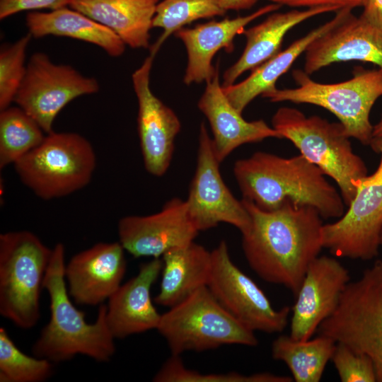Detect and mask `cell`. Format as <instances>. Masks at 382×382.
<instances>
[{
	"mask_svg": "<svg viewBox=\"0 0 382 382\" xmlns=\"http://www.w3.org/2000/svg\"><path fill=\"white\" fill-rule=\"evenodd\" d=\"M162 279L154 301L170 308L202 287L207 286L212 272V253L192 241L172 249L162 257Z\"/></svg>",
	"mask_w": 382,
	"mask_h": 382,
	"instance_id": "d4e9b609",
	"label": "cell"
},
{
	"mask_svg": "<svg viewBox=\"0 0 382 382\" xmlns=\"http://www.w3.org/2000/svg\"><path fill=\"white\" fill-rule=\"evenodd\" d=\"M52 249L28 231L0 235V313L22 329L38 322L40 296Z\"/></svg>",
	"mask_w": 382,
	"mask_h": 382,
	"instance_id": "52a82bcc",
	"label": "cell"
},
{
	"mask_svg": "<svg viewBox=\"0 0 382 382\" xmlns=\"http://www.w3.org/2000/svg\"><path fill=\"white\" fill-rule=\"evenodd\" d=\"M257 0H219L221 6L226 10L240 11L249 9Z\"/></svg>",
	"mask_w": 382,
	"mask_h": 382,
	"instance_id": "8d00e7d4",
	"label": "cell"
},
{
	"mask_svg": "<svg viewBox=\"0 0 382 382\" xmlns=\"http://www.w3.org/2000/svg\"><path fill=\"white\" fill-rule=\"evenodd\" d=\"M211 253L212 272L207 287L221 306L253 332H282L288 324L291 308H273L256 283L233 262L225 241Z\"/></svg>",
	"mask_w": 382,
	"mask_h": 382,
	"instance_id": "7c38bea8",
	"label": "cell"
},
{
	"mask_svg": "<svg viewBox=\"0 0 382 382\" xmlns=\"http://www.w3.org/2000/svg\"><path fill=\"white\" fill-rule=\"evenodd\" d=\"M373 134L374 137L382 136V117L375 125H374Z\"/></svg>",
	"mask_w": 382,
	"mask_h": 382,
	"instance_id": "74e56055",
	"label": "cell"
},
{
	"mask_svg": "<svg viewBox=\"0 0 382 382\" xmlns=\"http://www.w3.org/2000/svg\"><path fill=\"white\" fill-rule=\"evenodd\" d=\"M162 267L161 258L141 264L137 274L109 298L106 320L115 339L157 329L161 314L153 304L151 290Z\"/></svg>",
	"mask_w": 382,
	"mask_h": 382,
	"instance_id": "ffe728a7",
	"label": "cell"
},
{
	"mask_svg": "<svg viewBox=\"0 0 382 382\" xmlns=\"http://www.w3.org/2000/svg\"><path fill=\"white\" fill-rule=\"evenodd\" d=\"M272 3L286 5L291 7L312 8L317 6H334L338 9L349 8L353 9L363 7L366 0H269Z\"/></svg>",
	"mask_w": 382,
	"mask_h": 382,
	"instance_id": "e575fe53",
	"label": "cell"
},
{
	"mask_svg": "<svg viewBox=\"0 0 382 382\" xmlns=\"http://www.w3.org/2000/svg\"><path fill=\"white\" fill-rule=\"evenodd\" d=\"M159 0H71L69 6L108 28L134 49L150 47Z\"/></svg>",
	"mask_w": 382,
	"mask_h": 382,
	"instance_id": "603a6c76",
	"label": "cell"
},
{
	"mask_svg": "<svg viewBox=\"0 0 382 382\" xmlns=\"http://www.w3.org/2000/svg\"><path fill=\"white\" fill-rule=\"evenodd\" d=\"M233 174L243 199L262 210L289 202L315 208L323 219H339L346 210L340 192L301 154L285 158L257 151L236 161Z\"/></svg>",
	"mask_w": 382,
	"mask_h": 382,
	"instance_id": "7a4b0ae2",
	"label": "cell"
},
{
	"mask_svg": "<svg viewBox=\"0 0 382 382\" xmlns=\"http://www.w3.org/2000/svg\"><path fill=\"white\" fill-rule=\"evenodd\" d=\"M65 265V248L58 243L52 248L43 283L50 296V319L33 345V353L53 364L70 360L77 354L108 362L115 352V346L107 324V306L100 304L96 321L88 323L85 313L69 299Z\"/></svg>",
	"mask_w": 382,
	"mask_h": 382,
	"instance_id": "3957f363",
	"label": "cell"
},
{
	"mask_svg": "<svg viewBox=\"0 0 382 382\" xmlns=\"http://www.w3.org/2000/svg\"><path fill=\"white\" fill-rule=\"evenodd\" d=\"M166 340L171 354L203 352L223 345L255 347V332L228 313L207 286L197 290L161 314L156 329Z\"/></svg>",
	"mask_w": 382,
	"mask_h": 382,
	"instance_id": "ba28073f",
	"label": "cell"
},
{
	"mask_svg": "<svg viewBox=\"0 0 382 382\" xmlns=\"http://www.w3.org/2000/svg\"><path fill=\"white\" fill-rule=\"evenodd\" d=\"M347 61L369 62L382 69V30L352 12L308 45L303 70L311 75Z\"/></svg>",
	"mask_w": 382,
	"mask_h": 382,
	"instance_id": "ac0fdd59",
	"label": "cell"
},
{
	"mask_svg": "<svg viewBox=\"0 0 382 382\" xmlns=\"http://www.w3.org/2000/svg\"><path fill=\"white\" fill-rule=\"evenodd\" d=\"M280 4L272 3L253 13L235 18L212 21L192 28H183L174 34L185 45L187 52V65L183 81L186 85L209 80L214 71L212 61L221 49L231 52L233 39L243 33L245 27L256 18L278 10Z\"/></svg>",
	"mask_w": 382,
	"mask_h": 382,
	"instance_id": "44dd1931",
	"label": "cell"
},
{
	"mask_svg": "<svg viewBox=\"0 0 382 382\" xmlns=\"http://www.w3.org/2000/svg\"><path fill=\"white\" fill-rule=\"evenodd\" d=\"M25 24L32 37H71L96 45L114 57L122 55L125 50L126 45L114 32L73 8L64 7L48 13H29Z\"/></svg>",
	"mask_w": 382,
	"mask_h": 382,
	"instance_id": "484cf974",
	"label": "cell"
},
{
	"mask_svg": "<svg viewBox=\"0 0 382 382\" xmlns=\"http://www.w3.org/2000/svg\"><path fill=\"white\" fill-rule=\"evenodd\" d=\"M251 219L242 235L250 268L264 281L282 285L296 297L311 262L323 245V218L310 206L286 202L265 211L242 199Z\"/></svg>",
	"mask_w": 382,
	"mask_h": 382,
	"instance_id": "6da1fadb",
	"label": "cell"
},
{
	"mask_svg": "<svg viewBox=\"0 0 382 382\" xmlns=\"http://www.w3.org/2000/svg\"><path fill=\"white\" fill-rule=\"evenodd\" d=\"M226 12L219 0H163L158 2L153 27L161 28L163 32L150 47V54L155 56L165 40L184 25L201 18L221 16Z\"/></svg>",
	"mask_w": 382,
	"mask_h": 382,
	"instance_id": "f1b7e54d",
	"label": "cell"
},
{
	"mask_svg": "<svg viewBox=\"0 0 382 382\" xmlns=\"http://www.w3.org/2000/svg\"><path fill=\"white\" fill-rule=\"evenodd\" d=\"M13 166L28 188L40 199L50 200L88 185L96 169V156L82 135L52 132Z\"/></svg>",
	"mask_w": 382,
	"mask_h": 382,
	"instance_id": "8992f818",
	"label": "cell"
},
{
	"mask_svg": "<svg viewBox=\"0 0 382 382\" xmlns=\"http://www.w3.org/2000/svg\"><path fill=\"white\" fill-rule=\"evenodd\" d=\"M350 280L348 270L334 257L318 256L309 265L292 308L290 336L307 340L336 309Z\"/></svg>",
	"mask_w": 382,
	"mask_h": 382,
	"instance_id": "2e32d148",
	"label": "cell"
},
{
	"mask_svg": "<svg viewBox=\"0 0 382 382\" xmlns=\"http://www.w3.org/2000/svg\"><path fill=\"white\" fill-rule=\"evenodd\" d=\"M53 373V363L20 350L4 328H0V381L42 382Z\"/></svg>",
	"mask_w": 382,
	"mask_h": 382,
	"instance_id": "f546056e",
	"label": "cell"
},
{
	"mask_svg": "<svg viewBox=\"0 0 382 382\" xmlns=\"http://www.w3.org/2000/svg\"><path fill=\"white\" fill-rule=\"evenodd\" d=\"M370 146L381 156L376 170L361 180L344 214L323 226V248L337 257L370 260L378 254L382 230V136L374 137Z\"/></svg>",
	"mask_w": 382,
	"mask_h": 382,
	"instance_id": "30bf717a",
	"label": "cell"
},
{
	"mask_svg": "<svg viewBox=\"0 0 382 382\" xmlns=\"http://www.w3.org/2000/svg\"><path fill=\"white\" fill-rule=\"evenodd\" d=\"M380 244H381V245H382V230H381V235H380Z\"/></svg>",
	"mask_w": 382,
	"mask_h": 382,
	"instance_id": "f35d334b",
	"label": "cell"
},
{
	"mask_svg": "<svg viewBox=\"0 0 382 382\" xmlns=\"http://www.w3.org/2000/svg\"><path fill=\"white\" fill-rule=\"evenodd\" d=\"M335 345L332 339L324 335L303 341L279 335L272 344V356L288 366L294 381L318 382Z\"/></svg>",
	"mask_w": 382,
	"mask_h": 382,
	"instance_id": "4316f807",
	"label": "cell"
},
{
	"mask_svg": "<svg viewBox=\"0 0 382 382\" xmlns=\"http://www.w3.org/2000/svg\"><path fill=\"white\" fill-rule=\"evenodd\" d=\"M304 70L294 69L297 87L267 91L262 95L273 103L289 101L320 106L335 115L347 135L366 146L374 138L369 116L376 101L382 96V69L356 68L352 79L335 83L313 81Z\"/></svg>",
	"mask_w": 382,
	"mask_h": 382,
	"instance_id": "5b68a950",
	"label": "cell"
},
{
	"mask_svg": "<svg viewBox=\"0 0 382 382\" xmlns=\"http://www.w3.org/2000/svg\"><path fill=\"white\" fill-rule=\"evenodd\" d=\"M99 89L96 79L82 75L69 65L54 64L43 52H35L27 64L13 102L49 134L53 132L56 117L69 103Z\"/></svg>",
	"mask_w": 382,
	"mask_h": 382,
	"instance_id": "8fae6325",
	"label": "cell"
},
{
	"mask_svg": "<svg viewBox=\"0 0 382 382\" xmlns=\"http://www.w3.org/2000/svg\"><path fill=\"white\" fill-rule=\"evenodd\" d=\"M219 66H215L212 77L206 81V88L197 106L209 121L213 137L214 154L221 163L236 149L248 143L267 138L282 139L280 134L262 120L246 121L228 101L219 83Z\"/></svg>",
	"mask_w": 382,
	"mask_h": 382,
	"instance_id": "d6986e66",
	"label": "cell"
},
{
	"mask_svg": "<svg viewBox=\"0 0 382 382\" xmlns=\"http://www.w3.org/2000/svg\"><path fill=\"white\" fill-rule=\"evenodd\" d=\"M331 360L342 382L376 381L371 359L344 344L336 342Z\"/></svg>",
	"mask_w": 382,
	"mask_h": 382,
	"instance_id": "d6a6232c",
	"label": "cell"
},
{
	"mask_svg": "<svg viewBox=\"0 0 382 382\" xmlns=\"http://www.w3.org/2000/svg\"><path fill=\"white\" fill-rule=\"evenodd\" d=\"M337 10V7L326 6L274 13L258 25L245 30V49L238 61L224 72L221 86L235 83L245 71L255 69L279 53L285 35L292 28L313 16Z\"/></svg>",
	"mask_w": 382,
	"mask_h": 382,
	"instance_id": "7402d4cb",
	"label": "cell"
},
{
	"mask_svg": "<svg viewBox=\"0 0 382 382\" xmlns=\"http://www.w3.org/2000/svg\"><path fill=\"white\" fill-rule=\"evenodd\" d=\"M292 377L270 373L202 374L187 368L179 355L170 357L155 374V382H291Z\"/></svg>",
	"mask_w": 382,
	"mask_h": 382,
	"instance_id": "4dcf8cb0",
	"label": "cell"
},
{
	"mask_svg": "<svg viewBox=\"0 0 382 382\" xmlns=\"http://www.w3.org/2000/svg\"><path fill=\"white\" fill-rule=\"evenodd\" d=\"M119 241L134 257L161 258L166 252L192 241L199 231L186 200L175 197L161 211L147 216H127L118 222Z\"/></svg>",
	"mask_w": 382,
	"mask_h": 382,
	"instance_id": "9a60e30c",
	"label": "cell"
},
{
	"mask_svg": "<svg viewBox=\"0 0 382 382\" xmlns=\"http://www.w3.org/2000/svg\"><path fill=\"white\" fill-rule=\"evenodd\" d=\"M38 123L18 106L0 113V168L14 164L39 146L46 135Z\"/></svg>",
	"mask_w": 382,
	"mask_h": 382,
	"instance_id": "83f0119b",
	"label": "cell"
},
{
	"mask_svg": "<svg viewBox=\"0 0 382 382\" xmlns=\"http://www.w3.org/2000/svg\"><path fill=\"white\" fill-rule=\"evenodd\" d=\"M32 36L28 33L0 52V110L8 108L24 79L27 64L25 53Z\"/></svg>",
	"mask_w": 382,
	"mask_h": 382,
	"instance_id": "1f68e13d",
	"label": "cell"
},
{
	"mask_svg": "<svg viewBox=\"0 0 382 382\" xmlns=\"http://www.w3.org/2000/svg\"><path fill=\"white\" fill-rule=\"evenodd\" d=\"M352 9H338L335 16L312 30L306 35L293 42L288 47L251 70V74L241 82L222 90L230 103L241 113L257 96L276 88L278 79L286 73L296 60L306 52L308 45L345 18Z\"/></svg>",
	"mask_w": 382,
	"mask_h": 382,
	"instance_id": "cb8c5ba5",
	"label": "cell"
},
{
	"mask_svg": "<svg viewBox=\"0 0 382 382\" xmlns=\"http://www.w3.org/2000/svg\"><path fill=\"white\" fill-rule=\"evenodd\" d=\"M154 57L150 54L132 79L138 102L137 129L144 165L149 174L161 177L170 166L181 125L174 111L150 88Z\"/></svg>",
	"mask_w": 382,
	"mask_h": 382,
	"instance_id": "5bb4252c",
	"label": "cell"
},
{
	"mask_svg": "<svg viewBox=\"0 0 382 382\" xmlns=\"http://www.w3.org/2000/svg\"><path fill=\"white\" fill-rule=\"evenodd\" d=\"M125 248L100 242L75 254L65 265L68 291L76 303L100 305L117 290L126 271Z\"/></svg>",
	"mask_w": 382,
	"mask_h": 382,
	"instance_id": "e0dca14e",
	"label": "cell"
},
{
	"mask_svg": "<svg viewBox=\"0 0 382 382\" xmlns=\"http://www.w3.org/2000/svg\"><path fill=\"white\" fill-rule=\"evenodd\" d=\"M206 125L199 127L197 166L186 202L189 216L197 231H206L226 223L241 234L250 227V216L242 200H238L225 184Z\"/></svg>",
	"mask_w": 382,
	"mask_h": 382,
	"instance_id": "4fadbf2b",
	"label": "cell"
},
{
	"mask_svg": "<svg viewBox=\"0 0 382 382\" xmlns=\"http://www.w3.org/2000/svg\"><path fill=\"white\" fill-rule=\"evenodd\" d=\"M332 339L372 360L382 382V260H377L357 281L349 282L334 312L319 326Z\"/></svg>",
	"mask_w": 382,
	"mask_h": 382,
	"instance_id": "9c48e42d",
	"label": "cell"
},
{
	"mask_svg": "<svg viewBox=\"0 0 382 382\" xmlns=\"http://www.w3.org/2000/svg\"><path fill=\"white\" fill-rule=\"evenodd\" d=\"M361 17L382 30V0H366Z\"/></svg>",
	"mask_w": 382,
	"mask_h": 382,
	"instance_id": "d590c367",
	"label": "cell"
},
{
	"mask_svg": "<svg viewBox=\"0 0 382 382\" xmlns=\"http://www.w3.org/2000/svg\"><path fill=\"white\" fill-rule=\"evenodd\" d=\"M272 125L282 139L292 142L300 154L336 183L348 207L368 170L361 158L354 152L344 126L317 115L308 117L290 107L279 108L272 118Z\"/></svg>",
	"mask_w": 382,
	"mask_h": 382,
	"instance_id": "277c9868",
	"label": "cell"
},
{
	"mask_svg": "<svg viewBox=\"0 0 382 382\" xmlns=\"http://www.w3.org/2000/svg\"><path fill=\"white\" fill-rule=\"evenodd\" d=\"M71 0H0V18L4 19L27 10L49 8L52 11L69 6Z\"/></svg>",
	"mask_w": 382,
	"mask_h": 382,
	"instance_id": "836d02e7",
	"label": "cell"
}]
</instances>
